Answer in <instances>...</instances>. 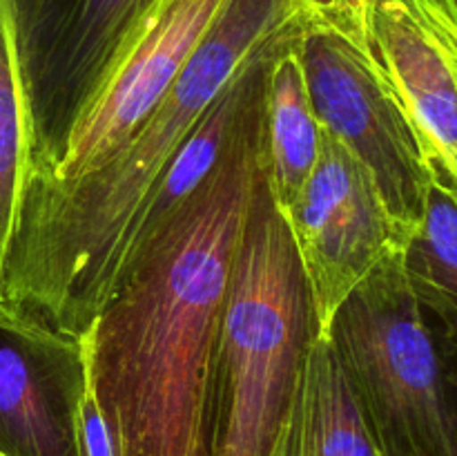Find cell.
<instances>
[{"mask_svg":"<svg viewBox=\"0 0 457 456\" xmlns=\"http://www.w3.org/2000/svg\"><path fill=\"white\" fill-rule=\"evenodd\" d=\"M262 110L83 334L87 384L119 456H212V365L254 177Z\"/></svg>","mask_w":457,"mask_h":456,"instance_id":"6da1fadb","label":"cell"},{"mask_svg":"<svg viewBox=\"0 0 457 456\" xmlns=\"http://www.w3.org/2000/svg\"><path fill=\"white\" fill-rule=\"evenodd\" d=\"M315 0H228L159 106L98 168L70 183L27 177L3 277L4 307L83 335L114 291L129 235L217 98Z\"/></svg>","mask_w":457,"mask_h":456,"instance_id":"7a4b0ae2","label":"cell"},{"mask_svg":"<svg viewBox=\"0 0 457 456\" xmlns=\"http://www.w3.org/2000/svg\"><path fill=\"white\" fill-rule=\"evenodd\" d=\"M317 338L311 289L262 164L214 349L212 456H270Z\"/></svg>","mask_w":457,"mask_h":456,"instance_id":"3957f363","label":"cell"},{"mask_svg":"<svg viewBox=\"0 0 457 456\" xmlns=\"http://www.w3.org/2000/svg\"><path fill=\"white\" fill-rule=\"evenodd\" d=\"M326 340L382 456H457V338L420 307L402 250L344 300Z\"/></svg>","mask_w":457,"mask_h":456,"instance_id":"277c9868","label":"cell"},{"mask_svg":"<svg viewBox=\"0 0 457 456\" xmlns=\"http://www.w3.org/2000/svg\"><path fill=\"white\" fill-rule=\"evenodd\" d=\"M297 47L317 121L364 164L409 240L424 217L431 183L404 114L361 38V9L315 0Z\"/></svg>","mask_w":457,"mask_h":456,"instance_id":"5b68a950","label":"cell"},{"mask_svg":"<svg viewBox=\"0 0 457 456\" xmlns=\"http://www.w3.org/2000/svg\"><path fill=\"white\" fill-rule=\"evenodd\" d=\"M161 0H9L31 128V170L52 168Z\"/></svg>","mask_w":457,"mask_h":456,"instance_id":"8992f818","label":"cell"},{"mask_svg":"<svg viewBox=\"0 0 457 456\" xmlns=\"http://www.w3.org/2000/svg\"><path fill=\"white\" fill-rule=\"evenodd\" d=\"M312 307L317 335L326 338L344 300L406 244L369 170L321 128L311 177L286 213Z\"/></svg>","mask_w":457,"mask_h":456,"instance_id":"52a82bcc","label":"cell"},{"mask_svg":"<svg viewBox=\"0 0 457 456\" xmlns=\"http://www.w3.org/2000/svg\"><path fill=\"white\" fill-rule=\"evenodd\" d=\"M361 38L428 183L457 204V0H378L361 7Z\"/></svg>","mask_w":457,"mask_h":456,"instance_id":"ba28073f","label":"cell"},{"mask_svg":"<svg viewBox=\"0 0 457 456\" xmlns=\"http://www.w3.org/2000/svg\"><path fill=\"white\" fill-rule=\"evenodd\" d=\"M228 0H161L129 52L67 137L56 164L29 177L70 183L114 155L147 119Z\"/></svg>","mask_w":457,"mask_h":456,"instance_id":"9c48e42d","label":"cell"},{"mask_svg":"<svg viewBox=\"0 0 457 456\" xmlns=\"http://www.w3.org/2000/svg\"><path fill=\"white\" fill-rule=\"evenodd\" d=\"M83 335L0 307V456H80Z\"/></svg>","mask_w":457,"mask_h":456,"instance_id":"30bf717a","label":"cell"},{"mask_svg":"<svg viewBox=\"0 0 457 456\" xmlns=\"http://www.w3.org/2000/svg\"><path fill=\"white\" fill-rule=\"evenodd\" d=\"M277 445L284 456H382L326 338L308 349Z\"/></svg>","mask_w":457,"mask_h":456,"instance_id":"8fae6325","label":"cell"},{"mask_svg":"<svg viewBox=\"0 0 457 456\" xmlns=\"http://www.w3.org/2000/svg\"><path fill=\"white\" fill-rule=\"evenodd\" d=\"M303 22L272 54L266 80L263 173L281 213L297 199L321 150V125L312 110L297 47Z\"/></svg>","mask_w":457,"mask_h":456,"instance_id":"7c38bea8","label":"cell"},{"mask_svg":"<svg viewBox=\"0 0 457 456\" xmlns=\"http://www.w3.org/2000/svg\"><path fill=\"white\" fill-rule=\"evenodd\" d=\"M402 266L420 307L457 338V204L431 188L420 226L402 246Z\"/></svg>","mask_w":457,"mask_h":456,"instance_id":"4fadbf2b","label":"cell"},{"mask_svg":"<svg viewBox=\"0 0 457 456\" xmlns=\"http://www.w3.org/2000/svg\"><path fill=\"white\" fill-rule=\"evenodd\" d=\"M31 170V128L18 65L9 0H0V307L3 277Z\"/></svg>","mask_w":457,"mask_h":456,"instance_id":"5bb4252c","label":"cell"},{"mask_svg":"<svg viewBox=\"0 0 457 456\" xmlns=\"http://www.w3.org/2000/svg\"><path fill=\"white\" fill-rule=\"evenodd\" d=\"M79 454L80 456H119L114 436L110 432L105 416L98 410L92 392H85L79 414Z\"/></svg>","mask_w":457,"mask_h":456,"instance_id":"9a60e30c","label":"cell"},{"mask_svg":"<svg viewBox=\"0 0 457 456\" xmlns=\"http://www.w3.org/2000/svg\"><path fill=\"white\" fill-rule=\"evenodd\" d=\"M324 3H335V4H344V7H351V9H361V7H369V4L378 3V0H324Z\"/></svg>","mask_w":457,"mask_h":456,"instance_id":"2e32d148","label":"cell"},{"mask_svg":"<svg viewBox=\"0 0 457 456\" xmlns=\"http://www.w3.org/2000/svg\"><path fill=\"white\" fill-rule=\"evenodd\" d=\"M270 456H284V452H281L279 445H275V450L270 452Z\"/></svg>","mask_w":457,"mask_h":456,"instance_id":"e0dca14e","label":"cell"}]
</instances>
